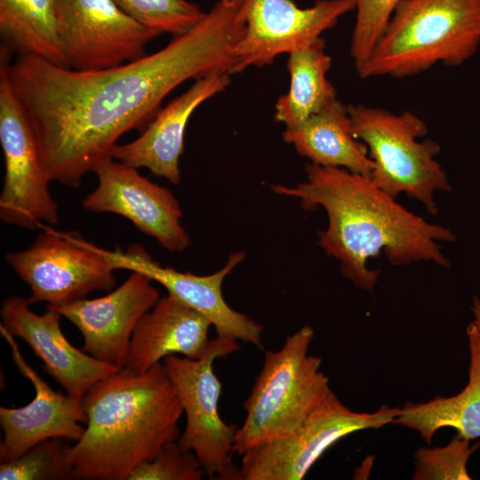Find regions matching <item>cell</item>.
Masks as SVG:
<instances>
[{
	"label": "cell",
	"mask_w": 480,
	"mask_h": 480,
	"mask_svg": "<svg viewBox=\"0 0 480 480\" xmlns=\"http://www.w3.org/2000/svg\"><path fill=\"white\" fill-rule=\"evenodd\" d=\"M0 143L4 175L0 219L11 226L35 229L60 220L59 204L50 192L30 121L0 65Z\"/></svg>",
	"instance_id": "obj_10"
},
{
	"label": "cell",
	"mask_w": 480,
	"mask_h": 480,
	"mask_svg": "<svg viewBox=\"0 0 480 480\" xmlns=\"http://www.w3.org/2000/svg\"><path fill=\"white\" fill-rule=\"evenodd\" d=\"M470 308L474 316L473 322L480 332V299L478 297L475 296L473 298Z\"/></svg>",
	"instance_id": "obj_29"
},
{
	"label": "cell",
	"mask_w": 480,
	"mask_h": 480,
	"mask_svg": "<svg viewBox=\"0 0 480 480\" xmlns=\"http://www.w3.org/2000/svg\"><path fill=\"white\" fill-rule=\"evenodd\" d=\"M331 67L332 58L322 37L289 53L290 86L275 104L276 121L285 127L299 125L338 100L327 78Z\"/></svg>",
	"instance_id": "obj_22"
},
{
	"label": "cell",
	"mask_w": 480,
	"mask_h": 480,
	"mask_svg": "<svg viewBox=\"0 0 480 480\" xmlns=\"http://www.w3.org/2000/svg\"><path fill=\"white\" fill-rule=\"evenodd\" d=\"M244 0H220L187 33L114 68L80 71L1 47V64L34 130L51 180L78 188L117 140L143 132L165 97L190 79L228 73L244 29Z\"/></svg>",
	"instance_id": "obj_1"
},
{
	"label": "cell",
	"mask_w": 480,
	"mask_h": 480,
	"mask_svg": "<svg viewBox=\"0 0 480 480\" xmlns=\"http://www.w3.org/2000/svg\"><path fill=\"white\" fill-rule=\"evenodd\" d=\"M397 407L373 412L350 410L331 391L292 434L259 444L242 457L240 480H301L318 459L341 438L392 423Z\"/></svg>",
	"instance_id": "obj_9"
},
{
	"label": "cell",
	"mask_w": 480,
	"mask_h": 480,
	"mask_svg": "<svg viewBox=\"0 0 480 480\" xmlns=\"http://www.w3.org/2000/svg\"><path fill=\"white\" fill-rule=\"evenodd\" d=\"M99 250L115 270L140 272L162 284L168 294L204 316L215 328L217 335L262 347V325L233 309L226 302L221 291L224 279L243 261L244 252L231 253L220 270L199 276L163 267L139 244L130 245L125 251L119 246L115 250L100 247Z\"/></svg>",
	"instance_id": "obj_14"
},
{
	"label": "cell",
	"mask_w": 480,
	"mask_h": 480,
	"mask_svg": "<svg viewBox=\"0 0 480 480\" xmlns=\"http://www.w3.org/2000/svg\"><path fill=\"white\" fill-rule=\"evenodd\" d=\"M43 228L30 246L5 255L6 263L29 287L30 305L60 307L115 287V269L97 245L75 231Z\"/></svg>",
	"instance_id": "obj_8"
},
{
	"label": "cell",
	"mask_w": 480,
	"mask_h": 480,
	"mask_svg": "<svg viewBox=\"0 0 480 480\" xmlns=\"http://www.w3.org/2000/svg\"><path fill=\"white\" fill-rule=\"evenodd\" d=\"M283 139L312 164L365 176L372 172L368 148L353 135L348 106L339 100L300 124L285 127Z\"/></svg>",
	"instance_id": "obj_20"
},
{
	"label": "cell",
	"mask_w": 480,
	"mask_h": 480,
	"mask_svg": "<svg viewBox=\"0 0 480 480\" xmlns=\"http://www.w3.org/2000/svg\"><path fill=\"white\" fill-rule=\"evenodd\" d=\"M348 109L352 133L366 145L372 161V181L392 197L405 194L436 214V193L450 191L451 185L436 160L439 144L419 140L428 132L426 123L411 111L394 114L363 104Z\"/></svg>",
	"instance_id": "obj_6"
},
{
	"label": "cell",
	"mask_w": 480,
	"mask_h": 480,
	"mask_svg": "<svg viewBox=\"0 0 480 480\" xmlns=\"http://www.w3.org/2000/svg\"><path fill=\"white\" fill-rule=\"evenodd\" d=\"M355 9L356 0H318L308 8L292 0H244V29L233 51L230 74L268 65L310 44Z\"/></svg>",
	"instance_id": "obj_12"
},
{
	"label": "cell",
	"mask_w": 480,
	"mask_h": 480,
	"mask_svg": "<svg viewBox=\"0 0 480 480\" xmlns=\"http://www.w3.org/2000/svg\"><path fill=\"white\" fill-rule=\"evenodd\" d=\"M0 34L18 56H36L68 67L57 25L54 0H0Z\"/></svg>",
	"instance_id": "obj_23"
},
{
	"label": "cell",
	"mask_w": 480,
	"mask_h": 480,
	"mask_svg": "<svg viewBox=\"0 0 480 480\" xmlns=\"http://www.w3.org/2000/svg\"><path fill=\"white\" fill-rule=\"evenodd\" d=\"M144 26L172 36L183 35L198 24L206 12L188 0H113Z\"/></svg>",
	"instance_id": "obj_25"
},
{
	"label": "cell",
	"mask_w": 480,
	"mask_h": 480,
	"mask_svg": "<svg viewBox=\"0 0 480 480\" xmlns=\"http://www.w3.org/2000/svg\"><path fill=\"white\" fill-rule=\"evenodd\" d=\"M480 47V0H400L362 78H403L436 64L459 67Z\"/></svg>",
	"instance_id": "obj_4"
},
{
	"label": "cell",
	"mask_w": 480,
	"mask_h": 480,
	"mask_svg": "<svg viewBox=\"0 0 480 480\" xmlns=\"http://www.w3.org/2000/svg\"><path fill=\"white\" fill-rule=\"evenodd\" d=\"M211 326L204 316L168 294L140 319L123 368L141 373L169 356L198 359L210 343Z\"/></svg>",
	"instance_id": "obj_19"
},
{
	"label": "cell",
	"mask_w": 480,
	"mask_h": 480,
	"mask_svg": "<svg viewBox=\"0 0 480 480\" xmlns=\"http://www.w3.org/2000/svg\"><path fill=\"white\" fill-rule=\"evenodd\" d=\"M0 332L10 347L15 366L35 388V397L25 406L0 407L4 433L0 443L1 463L18 458L46 439L79 440L84 431L81 423L87 422L82 399L53 390L25 360L15 337L2 324Z\"/></svg>",
	"instance_id": "obj_16"
},
{
	"label": "cell",
	"mask_w": 480,
	"mask_h": 480,
	"mask_svg": "<svg viewBox=\"0 0 480 480\" xmlns=\"http://www.w3.org/2000/svg\"><path fill=\"white\" fill-rule=\"evenodd\" d=\"M314 330L305 325L265 353L263 365L244 403L245 418L236 430L234 452L292 434L331 391L320 370L322 359L309 355Z\"/></svg>",
	"instance_id": "obj_5"
},
{
	"label": "cell",
	"mask_w": 480,
	"mask_h": 480,
	"mask_svg": "<svg viewBox=\"0 0 480 480\" xmlns=\"http://www.w3.org/2000/svg\"><path fill=\"white\" fill-rule=\"evenodd\" d=\"M58 34L69 68L95 71L146 55L160 34L113 0H54Z\"/></svg>",
	"instance_id": "obj_11"
},
{
	"label": "cell",
	"mask_w": 480,
	"mask_h": 480,
	"mask_svg": "<svg viewBox=\"0 0 480 480\" xmlns=\"http://www.w3.org/2000/svg\"><path fill=\"white\" fill-rule=\"evenodd\" d=\"M469 348L468 380L457 395L436 396L426 403L405 402L392 423L418 431L428 444L436 432L452 428L468 440L480 437V332L472 321L467 327Z\"/></svg>",
	"instance_id": "obj_21"
},
{
	"label": "cell",
	"mask_w": 480,
	"mask_h": 480,
	"mask_svg": "<svg viewBox=\"0 0 480 480\" xmlns=\"http://www.w3.org/2000/svg\"><path fill=\"white\" fill-rule=\"evenodd\" d=\"M131 272L121 285L105 296L60 307L46 306L79 330L85 353L119 368L124 366L134 328L160 299L149 277Z\"/></svg>",
	"instance_id": "obj_15"
},
{
	"label": "cell",
	"mask_w": 480,
	"mask_h": 480,
	"mask_svg": "<svg viewBox=\"0 0 480 480\" xmlns=\"http://www.w3.org/2000/svg\"><path fill=\"white\" fill-rule=\"evenodd\" d=\"M230 76L220 72L196 79L188 90L162 108L138 138L117 144L112 158L136 169L146 168L172 184H180L179 163L188 122L201 104L227 88Z\"/></svg>",
	"instance_id": "obj_18"
},
{
	"label": "cell",
	"mask_w": 480,
	"mask_h": 480,
	"mask_svg": "<svg viewBox=\"0 0 480 480\" xmlns=\"http://www.w3.org/2000/svg\"><path fill=\"white\" fill-rule=\"evenodd\" d=\"M0 315L7 331L30 347L44 370L73 397L82 399L95 383L121 369L74 347L61 330V315L51 308L38 315L27 299L9 296Z\"/></svg>",
	"instance_id": "obj_17"
},
{
	"label": "cell",
	"mask_w": 480,
	"mask_h": 480,
	"mask_svg": "<svg viewBox=\"0 0 480 480\" xmlns=\"http://www.w3.org/2000/svg\"><path fill=\"white\" fill-rule=\"evenodd\" d=\"M92 172L98 186L82 201L85 210L120 215L168 251L180 252L188 247L180 203L168 188L112 157L100 161Z\"/></svg>",
	"instance_id": "obj_13"
},
{
	"label": "cell",
	"mask_w": 480,
	"mask_h": 480,
	"mask_svg": "<svg viewBox=\"0 0 480 480\" xmlns=\"http://www.w3.org/2000/svg\"><path fill=\"white\" fill-rule=\"evenodd\" d=\"M237 341L217 335L198 359L173 355L163 360L186 416L178 444L194 452L211 479L240 480V468L232 460L238 428L226 423L220 415L222 385L213 371L215 360L239 350Z\"/></svg>",
	"instance_id": "obj_7"
},
{
	"label": "cell",
	"mask_w": 480,
	"mask_h": 480,
	"mask_svg": "<svg viewBox=\"0 0 480 480\" xmlns=\"http://www.w3.org/2000/svg\"><path fill=\"white\" fill-rule=\"evenodd\" d=\"M204 472L191 451L172 442L138 465L127 480H201Z\"/></svg>",
	"instance_id": "obj_28"
},
{
	"label": "cell",
	"mask_w": 480,
	"mask_h": 480,
	"mask_svg": "<svg viewBox=\"0 0 480 480\" xmlns=\"http://www.w3.org/2000/svg\"><path fill=\"white\" fill-rule=\"evenodd\" d=\"M306 173L304 182L271 189L298 198L306 209H324L328 225L318 235V245L340 262L343 276L358 288L373 291L380 270L367 263L381 252L395 266L426 261L450 268L439 244L456 240L450 228L407 210L369 176L312 163Z\"/></svg>",
	"instance_id": "obj_2"
},
{
	"label": "cell",
	"mask_w": 480,
	"mask_h": 480,
	"mask_svg": "<svg viewBox=\"0 0 480 480\" xmlns=\"http://www.w3.org/2000/svg\"><path fill=\"white\" fill-rule=\"evenodd\" d=\"M400 0H356L350 53L358 71L369 58Z\"/></svg>",
	"instance_id": "obj_27"
},
{
	"label": "cell",
	"mask_w": 480,
	"mask_h": 480,
	"mask_svg": "<svg viewBox=\"0 0 480 480\" xmlns=\"http://www.w3.org/2000/svg\"><path fill=\"white\" fill-rule=\"evenodd\" d=\"M82 402L87 422L69 450L71 479L127 480L180 435L183 409L163 362L141 373L121 368Z\"/></svg>",
	"instance_id": "obj_3"
},
{
	"label": "cell",
	"mask_w": 480,
	"mask_h": 480,
	"mask_svg": "<svg viewBox=\"0 0 480 480\" xmlns=\"http://www.w3.org/2000/svg\"><path fill=\"white\" fill-rule=\"evenodd\" d=\"M66 439L44 440L20 456L0 465L1 480L71 479L70 444Z\"/></svg>",
	"instance_id": "obj_24"
},
{
	"label": "cell",
	"mask_w": 480,
	"mask_h": 480,
	"mask_svg": "<svg viewBox=\"0 0 480 480\" xmlns=\"http://www.w3.org/2000/svg\"><path fill=\"white\" fill-rule=\"evenodd\" d=\"M467 438L456 435L445 446L420 447L414 453L413 480H469L468 461L480 442L469 444Z\"/></svg>",
	"instance_id": "obj_26"
}]
</instances>
